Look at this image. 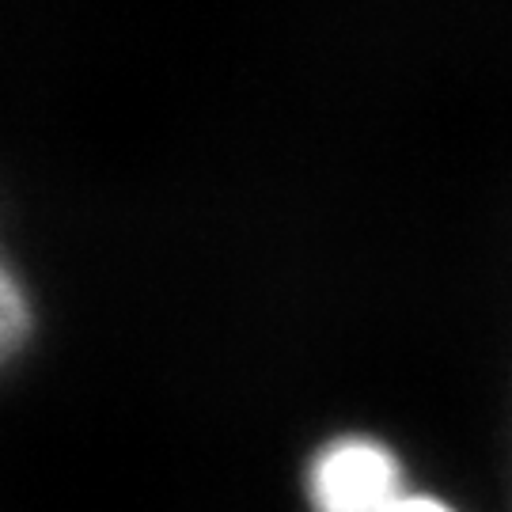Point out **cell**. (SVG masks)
Segmentation results:
<instances>
[{
  "label": "cell",
  "instance_id": "obj_2",
  "mask_svg": "<svg viewBox=\"0 0 512 512\" xmlns=\"http://www.w3.org/2000/svg\"><path fill=\"white\" fill-rule=\"evenodd\" d=\"M31 327V311H27V296L16 285V277L4 270L0 262V361L23 342V334Z\"/></svg>",
  "mask_w": 512,
  "mask_h": 512
},
{
  "label": "cell",
  "instance_id": "obj_1",
  "mask_svg": "<svg viewBox=\"0 0 512 512\" xmlns=\"http://www.w3.org/2000/svg\"><path fill=\"white\" fill-rule=\"evenodd\" d=\"M315 512H452L440 501L406 494L399 463L372 440H338L311 467Z\"/></svg>",
  "mask_w": 512,
  "mask_h": 512
}]
</instances>
